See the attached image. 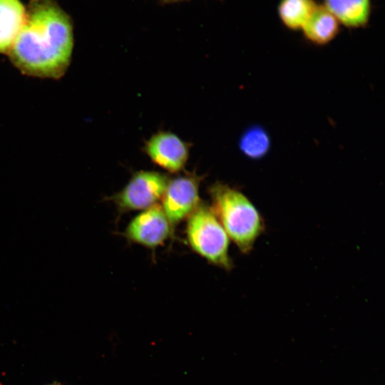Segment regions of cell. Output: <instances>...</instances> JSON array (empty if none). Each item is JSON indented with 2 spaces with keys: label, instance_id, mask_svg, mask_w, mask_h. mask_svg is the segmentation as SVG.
Returning a JSON list of instances; mask_svg holds the SVG:
<instances>
[{
  "label": "cell",
  "instance_id": "2",
  "mask_svg": "<svg viewBox=\"0 0 385 385\" xmlns=\"http://www.w3.org/2000/svg\"><path fill=\"white\" fill-rule=\"evenodd\" d=\"M215 215L243 254H249L264 232L263 217L250 199L235 187L217 181L208 188Z\"/></svg>",
  "mask_w": 385,
  "mask_h": 385
},
{
  "label": "cell",
  "instance_id": "1",
  "mask_svg": "<svg viewBox=\"0 0 385 385\" xmlns=\"http://www.w3.org/2000/svg\"><path fill=\"white\" fill-rule=\"evenodd\" d=\"M73 47V29L68 15L53 0H31L7 53L22 73L58 79L70 65Z\"/></svg>",
  "mask_w": 385,
  "mask_h": 385
},
{
  "label": "cell",
  "instance_id": "12",
  "mask_svg": "<svg viewBox=\"0 0 385 385\" xmlns=\"http://www.w3.org/2000/svg\"><path fill=\"white\" fill-rule=\"evenodd\" d=\"M271 147V140L267 130L260 125H252L246 129L239 140L242 154L252 160L265 157Z\"/></svg>",
  "mask_w": 385,
  "mask_h": 385
},
{
  "label": "cell",
  "instance_id": "5",
  "mask_svg": "<svg viewBox=\"0 0 385 385\" xmlns=\"http://www.w3.org/2000/svg\"><path fill=\"white\" fill-rule=\"evenodd\" d=\"M202 179L195 173H187L169 180L161 207L173 229L188 218L200 202L199 188Z\"/></svg>",
  "mask_w": 385,
  "mask_h": 385
},
{
  "label": "cell",
  "instance_id": "4",
  "mask_svg": "<svg viewBox=\"0 0 385 385\" xmlns=\"http://www.w3.org/2000/svg\"><path fill=\"white\" fill-rule=\"evenodd\" d=\"M170 178L154 170H139L133 174L121 190L108 200L112 201L119 213L144 210L161 200Z\"/></svg>",
  "mask_w": 385,
  "mask_h": 385
},
{
  "label": "cell",
  "instance_id": "3",
  "mask_svg": "<svg viewBox=\"0 0 385 385\" xmlns=\"http://www.w3.org/2000/svg\"><path fill=\"white\" fill-rule=\"evenodd\" d=\"M188 242L192 250L210 264L230 271L229 237L210 205L200 201L188 217Z\"/></svg>",
  "mask_w": 385,
  "mask_h": 385
},
{
  "label": "cell",
  "instance_id": "11",
  "mask_svg": "<svg viewBox=\"0 0 385 385\" xmlns=\"http://www.w3.org/2000/svg\"><path fill=\"white\" fill-rule=\"evenodd\" d=\"M317 6L313 0H282L278 13L287 27L297 30L302 29Z\"/></svg>",
  "mask_w": 385,
  "mask_h": 385
},
{
  "label": "cell",
  "instance_id": "9",
  "mask_svg": "<svg viewBox=\"0 0 385 385\" xmlns=\"http://www.w3.org/2000/svg\"><path fill=\"white\" fill-rule=\"evenodd\" d=\"M325 8L346 26L358 28L369 21L370 0H324Z\"/></svg>",
  "mask_w": 385,
  "mask_h": 385
},
{
  "label": "cell",
  "instance_id": "7",
  "mask_svg": "<svg viewBox=\"0 0 385 385\" xmlns=\"http://www.w3.org/2000/svg\"><path fill=\"white\" fill-rule=\"evenodd\" d=\"M190 145L170 131H159L145 143L144 151L151 161L171 173L183 170Z\"/></svg>",
  "mask_w": 385,
  "mask_h": 385
},
{
  "label": "cell",
  "instance_id": "6",
  "mask_svg": "<svg viewBox=\"0 0 385 385\" xmlns=\"http://www.w3.org/2000/svg\"><path fill=\"white\" fill-rule=\"evenodd\" d=\"M173 230L161 205L156 204L136 215L126 227L123 235L130 242L155 249L168 239Z\"/></svg>",
  "mask_w": 385,
  "mask_h": 385
},
{
  "label": "cell",
  "instance_id": "8",
  "mask_svg": "<svg viewBox=\"0 0 385 385\" xmlns=\"http://www.w3.org/2000/svg\"><path fill=\"white\" fill-rule=\"evenodd\" d=\"M26 9L19 0H0V53H7L24 24Z\"/></svg>",
  "mask_w": 385,
  "mask_h": 385
},
{
  "label": "cell",
  "instance_id": "13",
  "mask_svg": "<svg viewBox=\"0 0 385 385\" xmlns=\"http://www.w3.org/2000/svg\"><path fill=\"white\" fill-rule=\"evenodd\" d=\"M51 385H56V384H51Z\"/></svg>",
  "mask_w": 385,
  "mask_h": 385
},
{
  "label": "cell",
  "instance_id": "10",
  "mask_svg": "<svg viewBox=\"0 0 385 385\" xmlns=\"http://www.w3.org/2000/svg\"><path fill=\"white\" fill-rule=\"evenodd\" d=\"M302 29L309 41L323 45L337 36L339 21L325 7L317 6Z\"/></svg>",
  "mask_w": 385,
  "mask_h": 385
}]
</instances>
